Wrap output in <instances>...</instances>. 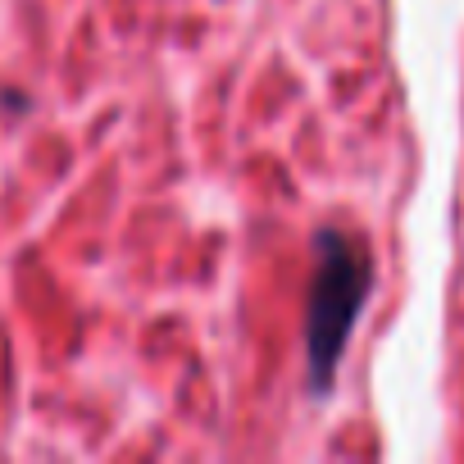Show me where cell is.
Instances as JSON below:
<instances>
[{"label": "cell", "mask_w": 464, "mask_h": 464, "mask_svg": "<svg viewBox=\"0 0 464 464\" xmlns=\"http://www.w3.org/2000/svg\"><path fill=\"white\" fill-rule=\"evenodd\" d=\"M314 246H319V265H314V283L305 301V355H310V392L328 396L342 351L369 301L373 260L364 242H355L351 232H337V227H324Z\"/></svg>", "instance_id": "cell-1"}]
</instances>
